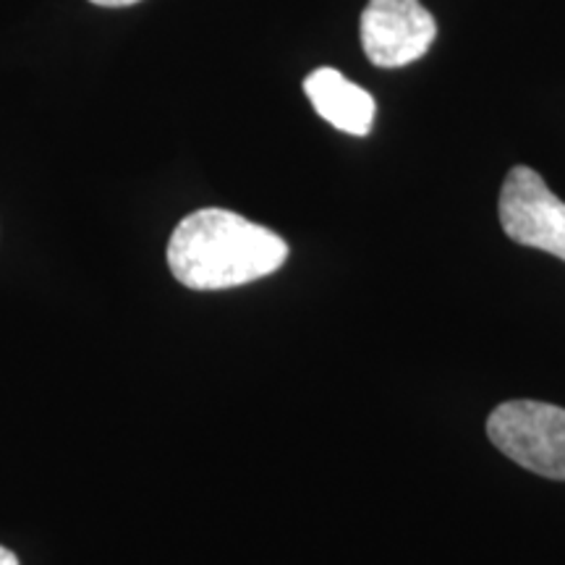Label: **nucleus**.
<instances>
[{"instance_id": "5", "label": "nucleus", "mask_w": 565, "mask_h": 565, "mask_svg": "<svg viewBox=\"0 0 565 565\" xmlns=\"http://www.w3.org/2000/svg\"><path fill=\"white\" fill-rule=\"evenodd\" d=\"M309 103L335 129L353 137H366L372 131L377 103L370 92L345 79L338 68H317L303 82Z\"/></svg>"}, {"instance_id": "3", "label": "nucleus", "mask_w": 565, "mask_h": 565, "mask_svg": "<svg viewBox=\"0 0 565 565\" xmlns=\"http://www.w3.org/2000/svg\"><path fill=\"white\" fill-rule=\"evenodd\" d=\"M498 212L511 242L565 259V202L532 168L515 166L505 175Z\"/></svg>"}, {"instance_id": "4", "label": "nucleus", "mask_w": 565, "mask_h": 565, "mask_svg": "<svg viewBox=\"0 0 565 565\" xmlns=\"http://www.w3.org/2000/svg\"><path fill=\"white\" fill-rule=\"evenodd\" d=\"M435 38L433 13L419 0H370L362 13V47L380 68L419 61Z\"/></svg>"}, {"instance_id": "2", "label": "nucleus", "mask_w": 565, "mask_h": 565, "mask_svg": "<svg viewBox=\"0 0 565 565\" xmlns=\"http://www.w3.org/2000/svg\"><path fill=\"white\" fill-rule=\"evenodd\" d=\"M487 437L526 471L565 482V408L542 401H505L487 419Z\"/></svg>"}, {"instance_id": "6", "label": "nucleus", "mask_w": 565, "mask_h": 565, "mask_svg": "<svg viewBox=\"0 0 565 565\" xmlns=\"http://www.w3.org/2000/svg\"><path fill=\"white\" fill-rule=\"evenodd\" d=\"M89 3L103 6V9H124V6H134L139 0H89Z\"/></svg>"}, {"instance_id": "7", "label": "nucleus", "mask_w": 565, "mask_h": 565, "mask_svg": "<svg viewBox=\"0 0 565 565\" xmlns=\"http://www.w3.org/2000/svg\"><path fill=\"white\" fill-rule=\"evenodd\" d=\"M0 565H19V557L0 545Z\"/></svg>"}, {"instance_id": "1", "label": "nucleus", "mask_w": 565, "mask_h": 565, "mask_svg": "<svg viewBox=\"0 0 565 565\" xmlns=\"http://www.w3.org/2000/svg\"><path fill=\"white\" fill-rule=\"evenodd\" d=\"M288 244L278 233L221 207H204L175 225L168 267L192 291H225L280 270Z\"/></svg>"}]
</instances>
